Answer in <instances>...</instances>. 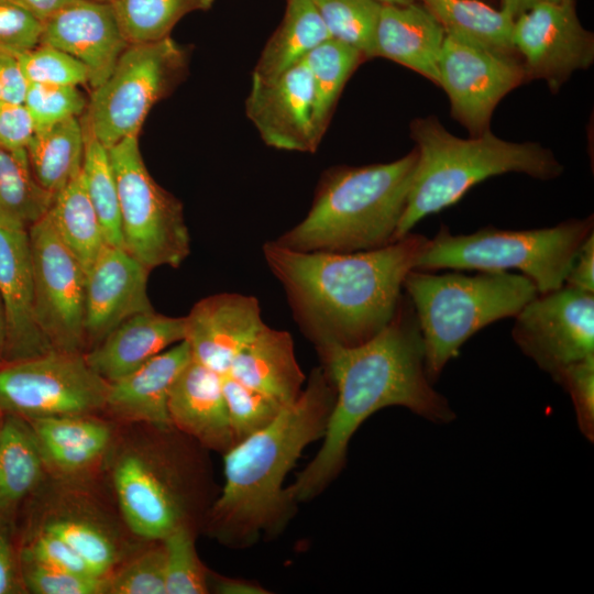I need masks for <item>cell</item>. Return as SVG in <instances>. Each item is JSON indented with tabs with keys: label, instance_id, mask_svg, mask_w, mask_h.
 I'll return each instance as SVG.
<instances>
[{
	"label": "cell",
	"instance_id": "6da1fadb",
	"mask_svg": "<svg viewBox=\"0 0 594 594\" xmlns=\"http://www.w3.org/2000/svg\"><path fill=\"white\" fill-rule=\"evenodd\" d=\"M317 351L336 400L320 450L286 488L293 503L315 497L338 475L352 436L377 410L403 406L440 424L455 417L427 376L420 328L406 294L392 320L370 340Z\"/></svg>",
	"mask_w": 594,
	"mask_h": 594
},
{
	"label": "cell",
	"instance_id": "7a4b0ae2",
	"mask_svg": "<svg viewBox=\"0 0 594 594\" xmlns=\"http://www.w3.org/2000/svg\"><path fill=\"white\" fill-rule=\"evenodd\" d=\"M428 241L410 232L386 246L352 253L300 252L271 241L263 255L316 349L346 348L370 340L392 320L404 279Z\"/></svg>",
	"mask_w": 594,
	"mask_h": 594
},
{
	"label": "cell",
	"instance_id": "3957f363",
	"mask_svg": "<svg viewBox=\"0 0 594 594\" xmlns=\"http://www.w3.org/2000/svg\"><path fill=\"white\" fill-rule=\"evenodd\" d=\"M334 400L330 376L322 366L316 367L296 400L224 453L226 482L210 513L219 538L244 546L286 519L294 503L284 480L302 450L323 437Z\"/></svg>",
	"mask_w": 594,
	"mask_h": 594
},
{
	"label": "cell",
	"instance_id": "277c9868",
	"mask_svg": "<svg viewBox=\"0 0 594 594\" xmlns=\"http://www.w3.org/2000/svg\"><path fill=\"white\" fill-rule=\"evenodd\" d=\"M417 151L389 162L337 166L321 177L307 216L274 240L300 252L352 253L396 240Z\"/></svg>",
	"mask_w": 594,
	"mask_h": 594
},
{
	"label": "cell",
	"instance_id": "5b68a950",
	"mask_svg": "<svg viewBox=\"0 0 594 594\" xmlns=\"http://www.w3.org/2000/svg\"><path fill=\"white\" fill-rule=\"evenodd\" d=\"M417 162L399 221L396 240L429 215L459 201L474 185L497 175L519 173L549 180L563 173L562 164L536 142H509L487 131L461 139L433 117L411 121Z\"/></svg>",
	"mask_w": 594,
	"mask_h": 594
},
{
	"label": "cell",
	"instance_id": "8992f818",
	"mask_svg": "<svg viewBox=\"0 0 594 594\" xmlns=\"http://www.w3.org/2000/svg\"><path fill=\"white\" fill-rule=\"evenodd\" d=\"M403 289L418 320L431 383L470 337L497 320L515 317L538 294L528 277L510 272L470 276L411 270Z\"/></svg>",
	"mask_w": 594,
	"mask_h": 594
},
{
	"label": "cell",
	"instance_id": "52a82bcc",
	"mask_svg": "<svg viewBox=\"0 0 594 594\" xmlns=\"http://www.w3.org/2000/svg\"><path fill=\"white\" fill-rule=\"evenodd\" d=\"M593 216L519 231L490 226L469 234H453L447 226H441L429 239L414 270H517L534 283L538 294H544L564 285L572 262L593 233Z\"/></svg>",
	"mask_w": 594,
	"mask_h": 594
},
{
	"label": "cell",
	"instance_id": "ba28073f",
	"mask_svg": "<svg viewBox=\"0 0 594 594\" xmlns=\"http://www.w3.org/2000/svg\"><path fill=\"white\" fill-rule=\"evenodd\" d=\"M186 65L185 50L170 36L129 44L108 78L91 89L85 124L107 148L138 136L152 107L180 80Z\"/></svg>",
	"mask_w": 594,
	"mask_h": 594
},
{
	"label": "cell",
	"instance_id": "9c48e42d",
	"mask_svg": "<svg viewBox=\"0 0 594 594\" xmlns=\"http://www.w3.org/2000/svg\"><path fill=\"white\" fill-rule=\"evenodd\" d=\"M108 150L119 194L123 249L148 271L178 267L190 253L182 202L152 178L138 136Z\"/></svg>",
	"mask_w": 594,
	"mask_h": 594
},
{
	"label": "cell",
	"instance_id": "30bf717a",
	"mask_svg": "<svg viewBox=\"0 0 594 594\" xmlns=\"http://www.w3.org/2000/svg\"><path fill=\"white\" fill-rule=\"evenodd\" d=\"M109 383L85 353L52 350L0 365V408L26 420L105 410Z\"/></svg>",
	"mask_w": 594,
	"mask_h": 594
},
{
	"label": "cell",
	"instance_id": "8fae6325",
	"mask_svg": "<svg viewBox=\"0 0 594 594\" xmlns=\"http://www.w3.org/2000/svg\"><path fill=\"white\" fill-rule=\"evenodd\" d=\"M28 233L37 324L52 350L85 353L86 272L46 213Z\"/></svg>",
	"mask_w": 594,
	"mask_h": 594
},
{
	"label": "cell",
	"instance_id": "7c38bea8",
	"mask_svg": "<svg viewBox=\"0 0 594 594\" xmlns=\"http://www.w3.org/2000/svg\"><path fill=\"white\" fill-rule=\"evenodd\" d=\"M512 337L552 378L594 355V294L563 285L537 294L515 316Z\"/></svg>",
	"mask_w": 594,
	"mask_h": 594
},
{
	"label": "cell",
	"instance_id": "4fadbf2b",
	"mask_svg": "<svg viewBox=\"0 0 594 594\" xmlns=\"http://www.w3.org/2000/svg\"><path fill=\"white\" fill-rule=\"evenodd\" d=\"M438 86L446 91L451 116L471 134L490 131L498 102L525 79L522 63L446 34L438 64Z\"/></svg>",
	"mask_w": 594,
	"mask_h": 594
},
{
	"label": "cell",
	"instance_id": "5bb4252c",
	"mask_svg": "<svg viewBox=\"0 0 594 594\" xmlns=\"http://www.w3.org/2000/svg\"><path fill=\"white\" fill-rule=\"evenodd\" d=\"M512 40L526 79H542L557 92L594 61V36L583 28L574 0H542L514 20Z\"/></svg>",
	"mask_w": 594,
	"mask_h": 594
},
{
	"label": "cell",
	"instance_id": "9a60e30c",
	"mask_svg": "<svg viewBox=\"0 0 594 594\" xmlns=\"http://www.w3.org/2000/svg\"><path fill=\"white\" fill-rule=\"evenodd\" d=\"M314 109L312 79L304 61L271 79L252 77L245 113L268 146L316 152L321 140Z\"/></svg>",
	"mask_w": 594,
	"mask_h": 594
},
{
	"label": "cell",
	"instance_id": "2e32d148",
	"mask_svg": "<svg viewBox=\"0 0 594 594\" xmlns=\"http://www.w3.org/2000/svg\"><path fill=\"white\" fill-rule=\"evenodd\" d=\"M150 272L123 248L105 245L86 274V352L127 319L154 310L147 294Z\"/></svg>",
	"mask_w": 594,
	"mask_h": 594
},
{
	"label": "cell",
	"instance_id": "e0dca14e",
	"mask_svg": "<svg viewBox=\"0 0 594 594\" xmlns=\"http://www.w3.org/2000/svg\"><path fill=\"white\" fill-rule=\"evenodd\" d=\"M40 43L80 61L91 89L108 78L129 45L111 3L95 0H66L43 21Z\"/></svg>",
	"mask_w": 594,
	"mask_h": 594
},
{
	"label": "cell",
	"instance_id": "ac0fdd59",
	"mask_svg": "<svg viewBox=\"0 0 594 594\" xmlns=\"http://www.w3.org/2000/svg\"><path fill=\"white\" fill-rule=\"evenodd\" d=\"M161 463L135 452L123 454L113 470V485L125 522L139 537L162 540L185 524L175 480Z\"/></svg>",
	"mask_w": 594,
	"mask_h": 594
},
{
	"label": "cell",
	"instance_id": "d6986e66",
	"mask_svg": "<svg viewBox=\"0 0 594 594\" xmlns=\"http://www.w3.org/2000/svg\"><path fill=\"white\" fill-rule=\"evenodd\" d=\"M185 319L193 360L222 375L264 324L257 299L235 293L199 300Z\"/></svg>",
	"mask_w": 594,
	"mask_h": 594
},
{
	"label": "cell",
	"instance_id": "ffe728a7",
	"mask_svg": "<svg viewBox=\"0 0 594 594\" xmlns=\"http://www.w3.org/2000/svg\"><path fill=\"white\" fill-rule=\"evenodd\" d=\"M0 297L7 318L4 362L52 351L34 309L33 266L28 230L0 226Z\"/></svg>",
	"mask_w": 594,
	"mask_h": 594
},
{
	"label": "cell",
	"instance_id": "44dd1931",
	"mask_svg": "<svg viewBox=\"0 0 594 594\" xmlns=\"http://www.w3.org/2000/svg\"><path fill=\"white\" fill-rule=\"evenodd\" d=\"M223 375L193 360L177 376L168 399L172 426L222 452L235 442L222 386Z\"/></svg>",
	"mask_w": 594,
	"mask_h": 594
},
{
	"label": "cell",
	"instance_id": "7402d4cb",
	"mask_svg": "<svg viewBox=\"0 0 594 594\" xmlns=\"http://www.w3.org/2000/svg\"><path fill=\"white\" fill-rule=\"evenodd\" d=\"M190 360L185 340L158 353L132 373L109 383L105 410L123 420L169 428V395Z\"/></svg>",
	"mask_w": 594,
	"mask_h": 594
},
{
	"label": "cell",
	"instance_id": "603a6c76",
	"mask_svg": "<svg viewBox=\"0 0 594 594\" xmlns=\"http://www.w3.org/2000/svg\"><path fill=\"white\" fill-rule=\"evenodd\" d=\"M185 337V317H169L155 310L141 312L123 321L85 352V359L100 377L111 383L184 341Z\"/></svg>",
	"mask_w": 594,
	"mask_h": 594
},
{
	"label": "cell",
	"instance_id": "cb8c5ba5",
	"mask_svg": "<svg viewBox=\"0 0 594 594\" xmlns=\"http://www.w3.org/2000/svg\"><path fill=\"white\" fill-rule=\"evenodd\" d=\"M446 31L419 3L383 4L374 42L375 57L391 59L438 85Z\"/></svg>",
	"mask_w": 594,
	"mask_h": 594
},
{
	"label": "cell",
	"instance_id": "d4e9b609",
	"mask_svg": "<svg viewBox=\"0 0 594 594\" xmlns=\"http://www.w3.org/2000/svg\"><path fill=\"white\" fill-rule=\"evenodd\" d=\"M227 374L284 405L297 399L305 382L290 333L265 323L235 355Z\"/></svg>",
	"mask_w": 594,
	"mask_h": 594
},
{
	"label": "cell",
	"instance_id": "484cf974",
	"mask_svg": "<svg viewBox=\"0 0 594 594\" xmlns=\"http://www.w3.org/2000/svg\"><path fill=\"white\" fill-rule=\"evenodd\" d=\"M37 439L46 469L77 475L95 466L107 452L112 431L95 415L28 420Z\"/></svg>",
	"mask_w": 594,
	"mask_h": 594
},
{
	"label": "cell",
	"instance_id": "4316f807",
	"mask_svg": "<svg viewBox=\"0 0 594 594\" xmlns=\"http://www.w3.org/2000/svg\"><path fill=\"white\" fill-rule=\"evenodd\" d=\"M46 466L29 421L4 414L0 425V516L40 484Z\"/></svg>",
	"mask_w": 594,
	"mask_h": 594
},
{
	"label": "cell",
	"instance_id": "83f0119b",
	"mask_svg": "<svg viewBox=\"0 0 594 594\" xmlns=\"http://www.w3.org/2000/svg\"><path fill=\"white\" fill-rule=\"evenodd\" d=\"M329 38L314 0H287L283 21L264 46L252 77H277Z\"/></svg>",
	"mask_w": 594,
	"mask_h": 594
},
{
	"label": "cell",
	"instance_id": "f1b7e54d",
	"mask_svg": "<svg viewBox=\"0 0 594 594\" xmlns=\"http://www.w3.org/2000/svg\"><path fill=\"white\" fill-rule=\"evenodd\" d=\"M84 127L78 117L36 130L26 145L31 170L40 185L57 194L81 170Z\"/></svg>",
	"mask_w": 594,
	"mask_h": 594
},
{
	"label": "cell",
	"instance_id": "f546056e",
	"mask_svg": "<svg viewBox=\"0 0 594 594\" xmlns=\"http://www.w3.org/2000/svg\"><path fill=\"white\" fill-rule=\"evenodd\" d=\"M447 34L485 50L516 57L512 33L514 20L482 0H419Z\"/></svg>",
	"mask_w": 594,
	"mask_h": 594
},
{
	"label": "cell",
	"instance_id": "4dcf8cb0",
	"mask_svg": "<svg viewBox=\"0 0 594 594\" xmlns=\"http://www.w3.org/2000/svg\"><path fill=\"white\" fill-rule=\"evenodd\" d=\"M46 216L87 274L107 244L97 213L86 193L81 170L55 194Z\"/></svg>",
	"mask_w": 594,
	"mask_h": 594
},
{
	"label": "cell",
	"instance_id": "1f68e13d",
	"mask_svg": "<svg viewBox=\"0 0 594 594\" xmlns=\"http://www.w3.org/2000/svg\"><path fill=\"white\" fill-rule=\"evenodd\" d=\"M54 196L34 177L26 148L0 146V226L29 230L47 212Z\"/></svg>",
	"mask_w": 594,
	"mask_h": 594
},
{
	"label": "cell",
	"instance_id": "d6a6232c",
	"mask_svg": "<svg viewBox=\"0 0 594 594\" xmlns=\"http://www.w3.org/2000/svg\"><path fill=\"white\" fill-rule=\"evenodd\" d=\"M363 59L359 51L333 38L315 47L302 59L312 79L314 120L320 140L345 82Z\"/></svg>",
	"mask_w": 594,
	"mask_h": 594
},
{
	"label": "cell",
	"instance_id": "836d02e7",
	"mask_svg": "<svg viewBox=\"0 0 594 594\" xmlns=\"http://www.w3.org/2000/svg\"><path fill=\"white\" fill-rule=\"evenodd\" d=\"M81 122L85 140L81 176L85 189L101 224L106 244L123 248L119 194L109 150Z\"/></svg>",
	"mask_w": 594,
	"mask_h": 594
},
{
	"label": "cell",
	"instance_id": "e575fe53",
	"mask_svg": "<svg viewBox=\"0 0 594 594\" xmlns=\"http://www.w3.org/2000/svg\"><path fill=\"white\" fill-rule=\"evenodd\" d=\"M215 0H112L121 31L129 44L148 43L169 36L186 14L209 10Z\"/></svg>",
	"mask_w": 594,
	"mask_h": 594
},
{
	"label": "cell",
	"instance_id": "d590c367",
	"mask_svg": "<svg viewBox=\"0 0 594 594\" xmlns=\"http://www.w3.org/2000/svg\"><path fill=\"white\" fill-rule=\"evenodd\" d=\"M330 37L364 58L375 57V31L383 4L373 0H314Z\"/></svg>",
	"mask_w": 594,
	"mask_h": 594
},
{
	"label": "cell",
	"instance_id": "8d00e7d4",
	"mask_svg": "<svg viewBox=\"0 0 594 594\" xmlns=\"http://www.w3.org/2000/svg\"><path fill=\"white\" fill-rule=\"evenodd\" d=\"M165 550L166 594H205L208 575L195 548L194 536L186 524L162 539Z\"/></svg>",
	"mask_w": 594,
	"mask_h": 594
},
{
	"label": "cell",
	"instance_id": "74e56055",
	"mask_svg": "<svg viewBox=\"0 0 594 594\" xmlns=\"http://www.w3.org/2000/svg\"><path fill=\"white\" fill-rule=\"evenodd\" d=\"M222 386L235 443L265 428L286 406L229 374H223Z\"/></svg>",
	"mask_w": 594,
	"mask_h": 594
},
{
	"label": "cell",
	"instance_id": "f35d334b",
	"mask_svg": "<svg viewBox=\"0 0 594 594\" xmlns=\"http://www.w3.org/2000/svg\"><path fill=\"white\" fill-rule=\"evenodd\" d=\"M68 543L101 578H109L117 564L118 551L109 535L99 526L80 518L59 517L43 528Z\"/></svg>",
	"mask_w": 594,
	"mask_h": 594
},
{
	"label": "cell",
	"instance_id": "ab89813d",
	"mask_svg": "<svg viewBox=\"0 0 594 594\" xmlns=\"http://www.w3.org/2000/svg\"><path fill=\"white\" fill-rule=\"evenodd\" d=\"M23 105L36 131L81 116L87 110L88 100L78 86L29 84Z\"/></svg>",
	"mask_w": 594,
	"mask_h": 594
},
{
	"label": "cell",
	"instance_id": "60d3db41",
	"mask_svg": "<svg viewBox=\"0 0 594 594\" xmlns=\"http://www.w3.org/2000/svg\"><path fill=\"white\" fill-rule=\"evenodd\" d=\"M18 59L29 84L89 85L88 68L57 47L40 43Z\"/></svg>",
	"mask_w": 594,
	"mask_h": 594
},
{
	"label": "cell",
	"instance_id": "b9f144b4",
	"mask_svg": "<svg viewBox=\"0 0 594 594\" xmlns=\"http://www.w3.org/2000/svg\"><path fill=\"white\" fill-rule=\"evenodd\" d=\"M107 593L166 594L165 550L162 540L109 576Z\"/></svg>",
	"mask_w": 594,
	"mask_h": 594
},
{
	"label": "cell",
	"instance_id": "7bdbcfd3",
	"mask_svg": "<svg viewBox=\"0 0 594 594\" xmlns=\"http://www.w3.org/2000/svg\"><path fill=\"white\" fill-rule=\"evenodd\" d=\"M24 590L35 594H101L107 593L108 578L74 573L22 560Z\"/></svg>",
	"mask_w": 594,
	"mask_h": 594
},
{
	"label": "cell",
	"instance_id": "ee69618b",
	"mask_svg": "<svg viewBox=\"0 0 594 594\" xmlns=\"http://www.w3.org/2000/svg\"><path fill=\"white\" fill-rule=\"evenodd\" d=\"M570 394L581 431L594 437V355L569 365L553 377Z\"/></svg>",
	"mask_w": 594,
	"mask_h": 594
},
{
	"label": "cell",
	"instance_id": "f6af8a7d",
	"mask_svg": "<svg viewBox=\"0 0 594 594\" xmlns=\"http://www.w3.org/2000/svg\"><path fill=\"white\" fill-rule=\"evenodd\" d=\"M43 21L10 0H0V51L15 56L40 44Z\"/></svg>",
	"mask_w": 594,
	"mask_h": 594
},
{
	"label": "cell",
	"instance_id": "bcb514c9",
	"mask_svg": "<svg viewBox=\"0 0 594 594\" xmlns=\"http://www.w3.org/2000/svg\"><path fill=\"white\" fill-rule=\"evenodd\" d=\"M22 560L34 561L74 573L98 576L68 543L43 529L23 550Z\"/></svg>",
	"mask_w": 594,
	"mask_h": 594
},
{
	"label": "cell",
	"instance_id": "7dc6e473",
	"mask_svg": "<svg viewBox=\"0 0 594 594\" xmlns=\"http://www.w3.org/2000/svg\"><path fill=\"white\" fill-rule=\"evenodd\" d=\"M35 132L33 120L23 103L0 101V146L24 150Z\"/></svg>",
	"mask_w": 594,
	"mask_h": 594
},
{
	"label": "cell",
	"instance_id": "c3c4849f",
	"mask_svg": "<svg viewBox=\"0 0 594 594\" xmlns=\"http://www.w3.org/2000/svg\"><path fill=\"white\" fill-rule=\"evenodd\" d=\"M28 85L18 56L0 51V101L23 103Z\"/></svg>",
	"mask_w": 594,
	"mask_h": 594
},
{
	"label": "cell",
	"instance_id": "681fc988",
	"mask_svg": "<svg viewBox=\"0 0 594 594\" xmlns=\"http://www.w3.org/2000/svg\"><path fill=\"white\" fill-rule=\"evenodd\" d=\"M564 285L594 294V233H591L579 249Z\"/></svg>",
	"mask_w": 594,
	"mask_h": 594
},
{
	"label": "cell",
	"instance_id": "f907efd6",
	"mask_svg": "<svg viewBox=\"0 0 594 594\" xmlns=\"http://www.w3.org/2000/svg\"><path fill=\"white\" fill-rule=\"evenodd\" d=\"M1 517V516H0ZM13 547L7 530L0 519V594H14L24 592Z\"/></svg>",
	"mask_w": 594,
	"mask_h": 594
},
{
	"label": "cell",
	"instance_id": "816d5d0a",
	"mask_svg": "<svg viewBox=\"0 0 594 594\" xmlns=\"http://www.w3.org/2000/svg\"><path fill=\"white\" fill-rule=\"evenodd\" d=\"M212 587L216 593L220 594H261L268 593L258 584L234 578H224L215 575L212 581Z\"/></svg>",
	"mask_w": 594,
	"mask_h": 594
},
{
	"label": "cell",
	"instance_id": "f5cc1de1",
	"mask_svg": "<svg viewBox=\"0 0 594 594\" xmlns=\"http://www.w3.org/2000/svg\"><path fill=\"white\" fill-rule=\"evenodd\" d=\"M44 21L58 10L66 0H10Z\"/></svg>",
	"mask_w": 594,
	"mask_h": 594
},
{
	"label": "cell",
	"instance_id": "db71d44e",
	"mask_svg": "<svg viewBox=\"0 0 594 594\" xmlns=\"http://www.w3.org/2000/svg\"><path fill=\"white\" fill-rule=\"evenodd\" d=\"M540 1L542 0H501V10L515 20Z\"/></svg>",
	"mask_w": 594,
	"mask_h": 594
},
{
	"label": "cell",
	"instance_id": "11a10c76",
	"mask_svg": "<svg viewBox=\"0 0 594 594\" xmlns=\"http://www.w3.org/2000/svg\"><path fill=\"white\" fill-rule=\"evenodd\" d=\"M7 349V318L4 307L0 297V365L4 362Z\"/></svg>",
	"mask_w": 594,
	"mask_h": 594
},
{
	"label": "cell",
	"instance_id": "9f6ffc18",
	"mask_svg": "<svg viewBox=\"0 0 594 594\" xmlns=\"http://www.w3.org/2000/svg\"><path fill=\"white\" fill-rule=\"evenodd\" d=\"M381 4H395V6H406L413 2H416L417 0H373Z\"/></svg>",
	"mask_w": 594,
	"mask_h": 594
},
{
	"label": "cell",
	"instance_id": "6f0895ef",
	"mask_svg": "<svg viewBox=\"0 0 594 594\" xmlns=\"http://www.w3.org/2000/svg\"><path fill=\"white\" fill-rule=\"evenodd\" d=\"M3 416H4V414H3V411H2L1 408H0V425H1V422H2Z\"/></svg>",
	"mask_w": 594,
	"mask_h": 594
},
{
	"label": "cell",
	"instance_id": "680465c9",
	"mask_svg": "<svg viewBox=\"0 0 594 594\" xmlns=\"http://www.w3.org/2000/svg\"><path fill=\"white\" fill-rule=\"evenodd\" d=\"M95 1L111 2L112 0H95Z\"/></svg>",
	"mask_w": 594,
	"mask_h": 594
},
{
	"label": "cell",
	"instance_id": "91938a15",
	"mask_svg": "<svg viewBox=\"0 0 594 594\" xmlns=\"http://www.w3.org/2000/svg\"><path fill=\"white\" fill-rule=\"evenodd\" d=\"M554 1H559V0H554Z\"/></svg>",
	"mask_w": 594,
	"mask_h": 594
}]
</instances>
